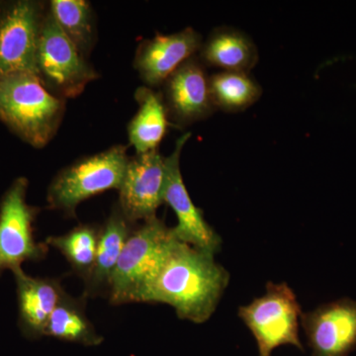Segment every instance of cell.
I'll list each match as a JSON object with an SVG mask.
<instances>
[{
    "instance_id": "18",
    "label": "cell",
    "mask_w": 356,
    "mask_h": 356,
    "mask_svg": "<svg viewBox=\"0 0 356 356\" xmlns=\"http://www.w3.org/2000/svg\"><path fill=\"white\" fill-rule=\"evenodd\" d=\"M86 300L83 295L76 298L65 291L51 313L44 336L86 346L102 343L103 337L86 315Z\"/></svg>"
},
{
    "instance_id": "10",
    "label": "cell",
    "mask_w": 356,
    "mask_h": 356,
    "mask_svg": "<svg viewBox=\"0 0 356 356\" xmlns=\"http://www.w3.org/2000/svg\"><path fill=\"white\" fill-rule=\"evenodd\" d=\"M165 177V156L159 149L129 159L118 203L129 222L136 225L156 217V210L163 203Z\"/></svg>"
},
{
    "instance_id": "3",
    "label": "cell",
    "mask_w": 356,
    "mask_h": 356,
    "mask_svg": "<svg viewBox=\"0 0 356 356\" xmlns=\"http://www.w3.org/2000/svg\"><path fill=\"white\" fill-rule=\"evenodd\" d=\"M173 238L172 228L158 216L135 227L110 284L107 297L112 305L142 303L143 296L161 270Z\"/></svg>"
},
{
    "instance_id": "20",
    "label": "cell",
    "mask_w": 356,
    "mask_h": 356,
    "mask_svg": "<svg viewBox=\"0 0 356 356\" xmlns=\"http://www.w3.org/2000/svg\"><path fill=\"white\" fill-rule=\"evenodd\" d=\"M210 89L217 109L243 111L261 98L262 88L247 72H220L210 76Z\"/></svg>"
},
{
    "instance_id": "2",
    "label": "cell",
    "mask_w": 356,
    "mask_h": 356,
    "mask_svg": "<svg viewBox=\"0 0 356 356\" xmlns=\"http://www.w3.org/2000/svg\"><path fill=\"white\" fill-rule=\"evenodd\" d=\"M64 113V98L54 95L36 74L14 72L0 77V121L31 146H46Z\"/></svg>"
},
{
    "instance_id": "15",
    "label": "cell",
    "mask_w": 356,
    "mask_h": 356,
    "mask_svg": "<svg viewBox=\"0 0 356 356\" xmlns=\"http://www.w3.org/2000/svg\"><path fill=\"white\" fill-rule=\"evenodd\" d=\"M134 229L135 225L126 219L118 205L100 226L95 266L88 280L84 282L83 295L86 299L108 296L110 284L122 250Z\"/></svg>"
},
{
    "instance_id": "4",
    "label": "cell",
    "mask_w": 356,
    "mask_h": 356,
    "mask_svg": "<svg viewBox=\"0 0 356 356\" xmlns=\"http://www.w3.org/2000/svg\"><path fill=\"white\" fill-rule=\"evenodd\" d=\"M127 147L114 146L62 170L49 186V208L76 216L77 206L107 191H119L127 168Z\"/></svg>"
},
{
    "instance_id": "12",
    "label": "cell",
    "mask_w": 356,
    "mask_h": 356,
    "mask_svg": "<svg viewBox=\"0 0 356 356\" xmlns=\"http://www.w3.org/2000/svg\"><path fill=\"white\" fill-rule=\"evenodd\" d=\"M168 117L180 126L189 125L211 116L217 108L210 89V76L202 62L192 57L165 81Z\"/></svg>"
},
{
    "instance_id": "11",
    "label": "cell",
    "mask_w": 356,
    "mask_h": 356,
    "mask_svg": "<svg viewBox=\"0 0 356 356\" xmlns=\"http://www.w3.org/2000/svg\"><path fill=\"white\" fill-rule=\"evenodd\" d=\"M312 356H348L356 348V301L343 298L303 313Z\"/></svg>"
},
{
    "instance_id": "1",
    "label": "cell",
    "mask_w": 356,
    "mask_h": 356,
    "mask_svg": "<svg viewBox=\"0 0 356 356\" xmlns=\"http://www.w3.org/2000/svg\"><path fill=\"white\" fill-rule=\"evenodd\" d=\"M229 282V273L215 261L214 254L175 236L142 303L166 304L181 320L203 324L216 311Z\"/></svg>"
},
{
    "instance_id": "5",
    "label": "cell",
    "mask_w": 356,
    "mask_h": 356,
    "mask_svg": "<svg viewBox=\"0 0 356 356\" xmlns=\"http://www.w3.org/2000/svg\"><path fill=\"white\" fill-rule=\"evenodd\" d=\"M296 294L287 283L267 282L264 296L238 308V316L257 341L259 356H271L281 346L303 351L299 327L302 316Z\"/></svg>"
},
{
    "instance_id": "13",
    "label": "cell",
    "mask_w": 356,
    "mask_h": 356,
    "mask_svg": "<svg viewBox=\"0 0 356 356\" xmlns=\"http://www.w3.org/2000/svg\"><path fill=\"white\" fill-rule=\"evenodd\" d=\"M202 37L193 28L170 35H156L140 44L135 67L151 86L165 83L184 63L200 51Z\"/></svg>"
},
{
    "instance_id": "16",
    "label": "cell",
    "mask_w": 356,
    "mask_h": 356,
    "mask_svg": "<svg viewBox=\"0 0 356 356\" xmlns=\"http://www.w3.org/2000/svg\"><path fill=\"white\" fill-rule=\"evenodd\" d=\"M203 65L222 72L250 74L259 62V50L245 33L232 27L216 28L200 49Z\"/></svg>"
},
{
    "instance_id": "9",
    "label": "cell",
    "mask_w": 356,
    "mask_h": 356,
    "mask_svg": "<svg viewBox=\"0 0 356 356\" xmlns=\"http://www.w3.org/2000/svg\"><path fill=\"white\" fill-rule=\"evenodd\" d=\"M191 136V134L187 133L180 137L175 144V151L165 158L163 203L168 204L177 215V225L172 228L175 238L215 255L221 248V236L206 221L203 211L194 205L180 170V156Z\"/></svg>"
},
{
    "instance_id": "6",
    "label": "cell",
    "mask_w": 356,
    "mask_h": 356,
    "mask_svg": "<svg viewBox=\"0 0 356 356\" xmlns=\"http://www.w3.org/2000/svg\"><path fill=\"white\" fill-rule=\"evenodd\" d=\"M42 83L58 97H76L98 76L76 44L60 29L50 10L44 13L37 51Z\"/></svg>"
},
{
    "instance_id": "7",
    "label": "cell",
    "mask_w": 356,
    "mask_h": 356,
    "mask_svg": "<svg viewBox=\"0 0 356 356\" xmlns=\"http://www.w3.org/2000/svg\"><path fill=\"white\" fill-rule=\"evenodd\" d=\"M28 180H14L0 201V275L19 268L25 261H39L48 254L46 243L34 238V222L39 209L26 201Z\"/></svg>"
},
{
    "instance_id": "21",
    "label": "cell",
    "mask_w": 356,
    "mask_h": 356,
    "mask_svg": "<svg viewBox=\"0 0 356 356\" xmlns=\"http://www.w3.org/2000/svg\"><path fill=\"white\" fill-rule=\"evenodd\" d=\"M50 13L70 41L86 55L95 39V21L90 4L83 0H53Z\"/></svg>"
},
{
    "instance_id": "8",
    "label": "cell",
    "mask_w": 356,
    "mask_h": 356,
    "mask_svg": "<svg viewBox=\"0 0 356 356\" xmlns=\"http://www.w3.org/2000/svg\"><path fill=\"white\" fill-rule=\"evenodd\" d=\"M44 13L39 2H8L0 8V77L14 72L38 76L37 51Z\"/></svg>"
},
{
    "instance_id": "14",
    "label": "cell",
    "mask_w": 356,
    "mask_h": 356,
    "mask_svg": "<svg viewBox=\"0 0 356 356\" xmlns=\"http://www.w3.org/2000/svg\"><path fill=\"white\" fill-rule=\"evenodd\" d=\"M17 292L20 331L30 339L44 336L51 313L65 290L60 280L32 277L22 267L13 270Z\"/></svg>"
},
{
    "instance_id": "19",
    "label": "cell",
    "mask_w": 356,
    "mask_h": 356,
    "mask_svg": "<svg viewBox=\"0 0 356 356\" xmlns=\"http://www.w3.org/2000/svg\"><path fill=\"white\" fill-rule=\"evenodd\" d=\"M99 233L97 225L81 224L65 235L49 236L44 243L64 255L72 273L86 282L95 266Z\"/></svg>"
},
{
    "instance_id": "17",
    "label": "cell",
    "mask_w": 356,
    "mask_h": 356,
    "mask_svg": "<svg viewBox=\"0 0 356 356\" xmlns=\"http://www.w3.org/2000/svg\"><path fill=\"white\" fill-rule=\"evenodd\" d=\"M139 109L128 126L130 144L137 154L158 149L168 126V112L161 93L140 88L136 92Z\"/></svg>"
}]
</instances>
